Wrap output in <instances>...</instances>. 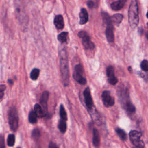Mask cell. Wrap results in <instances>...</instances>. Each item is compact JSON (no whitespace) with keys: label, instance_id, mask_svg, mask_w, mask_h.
<instances>
[{"label":"cell","instance_id":"obj_1","mask_svg":"<svg viewBox=\"0 0 148 148\" xmlns=\"http://www.w3.org/2000/svg\"><path fill=\"white\" fill-rule=\"evenodd\" d=\"M60 71L62 79V82L65 86H66L69 84V73L66 52L65 49H62L60 51Z\"/></svg>","mask_w":148,"mask_h":148},{"label":"cell","instance_id":"obj_2","mask_svg":"<svg viewBox=\"0 0 148 148\" xmlns=\"http://www.w3.org/2000/svg\"><path fill=\"white\" fill-rule=\"evenodd\" d=\"M119 97L122 107L129 113H134L135 108L130 101L129 93L125 88H121L119 90Z\"/></svg>","mask_w":148,"mask_h":148},{"label":"cell","instance_id":"obj_3","mask_svg":"<svg viewBox=\"0 0 148 148\" xmlns=\"http://www.w3.org/2000/svg\"><path fill=\"white\" fill-rule=\"evenodd\" d=\"M139 21L137 0H131L128 9V22L131 28H135Z\"/></svg>","mask_w":148,"mask_h":148},{"label":"cell","instance_id":"obj_4","mask_svg":"<svg viewBox=\"0 0 148 148\" xmlns=\"http://www.w3.org/2000/svg\"><path fill=\"white\" fill-rule=\"evenodd\" d=\"M8 121L10 129L16 131L18 127V116L17 110L14 107H12L8 113Z\"/></svg>","mask_w":148,"mask_h":148},{"label":"cell","instance_id":"obj_5","mask_svg":"<svg viewBox=\"0 0 148 148\" xmlns=\"http://www.w3.org/2000/svg\"><path fill=\"white\" fill-rule=\"evenodd\" d=\"M78 36L82 39V43L86 50H92L95 48V45L91 42L90 37L85 31H80Z\"/></svg>","mask_w":148,"mask_h":148},{"label":"cell","instance_id":"obj_6","mask_svg":"<svg viewBox=\"0 0 148 148\" xmlns=\"http://www.w3.org/2000/svg\"><path fill=\"white\" fill-rule=\"evenodd\" d=\"M142 133L136 130H132L130 132V138L134 145L138 148H143L144 143L141 140Z\"/></svg>","mask_w":148,"mask_h":148},{"label":"cell","instance_id":"obj_7","mask_svg":"<svg viewBox=\"0 0 148 148\" xmlns=\"http://www.w3.org/2000/svg\"><path fill=\"white\" fill-rule=\"evenodd\" d=\"M101 98L103 103L106 107H110L114 104V99L109 91H103L102 93Z\"/></svg>","mask_w":148,"mask_h":148},{"label":"cell","instance_id":"obj_8","mask_svg":"<svg viewBox=\"0 0 148 148\" xmlns=\"http://www.w3.org/2000/svg\"><path fill=\"white\" fill-rule=\"evenodd\" d=\"M83 95L85 100V103L86 105V106L87 108V109L88 111L91 110L93 108V101L92 99L91 95L90 90L89 87H87L85 88L84 92H83Z\"/></svg>","mask_w":148,"mask_h":148},{"label":"cell","instance_id":"obj_9","mask_svg":"<svg viewBox=\"0 0 148 148\" xmlns=\"http://www.w3.org/2000/svg\"><path fill=\"white\" fill-rule=\"evenodd\" d=\"M106 75L109 83L112 85H116L117 83V79L114 75V69L112 66H109L106 68Z\"/></svg>","mask_w":148,"mask_h":148},{"label":"cell","instance_id":"obj_10","mask_svg":"<svg viewBox=\"0 0 148 148\" xmlns=\"http://www.w3.org/2000/svg\"><path fill=\"white\" fill-rule=\"evenodd\" d=\"M49 93L48 91H44L40 98V105L41 106L45 115L47 114V101L49 99Z\"/></svg>","mask_w":148,"mask_h":148},{"label":"cell","instance_id":"obj_11","mask_svg":"<svg viewBox=\"0 0 148 148\" xmlns=\"http://www.w3.org/2000/svg\"><path fill=\"white\" fill-rule=\"evenodd\" d=\"M106 24V28L105 31L106 37L109 42H113L114 40V33H113V25L112 22L109 21Z\"/></svg>","mask_w":148,"mask_h":148},{"label":"cell","instance_id":"obj_12","mask_svg":"<svg viewBox=\"0 0 148 148\" xmlns=\"http://www.w3.org/2000/svg\"><path fill=\"white\" fill-rule=\"evenodd\" d=\"M54 24L57 29H62L64 27L63 17L61 15L56 16L54 19Z\"/></svg>","mask_w":148,"mask_h":148},{"label":"cell","instance_id":"obj_13","mask_svg":"<svg viewBox=\"0 0 148 148\" xmlns=\"http://www.w3.org/2000/svg\"><path fill=\"white\" fill-rule=\"evenodd\" d=\"M79 17H80L79 23L80 24H84L88 21V14L86 9H85L84 8H82L81 9L79 14Z\"/></svg>","mask_w":148,"mask_h":148},{"label":"cell","instance_id":"obj_14","mask_svg":"<svg viewBox=\"0 0 148 148\" xmlns=\"http://www.w3.org/2000/svg\"><path fill=\"white\" fill-rule=\"evenodd\" d=\"M92 143L95 147H98L100 143V137L98 131L94 128L93 130V138H92Z\"/></svg>","mask_w":148,"mask_h":148},{"label":"cell","instance_id":"obj_15","mask_svg":"<svg viewBox=\"0 0 148 148\" xmlns=\"http://www.w3.org/2000/svg\"><path fill=\"white\" fill-rule=\"evenodd\" d=\"M73 77L78 83H79L82 85H84L86 83V78H84L83 76H82L75 72L73 73Z\"/></svg>","mask_w":148,"mask_h":148},{"label":"cell","instance_id":"obj_16","mask_svg":"<svg viewBox=\"0 0 148 148\" xmlns=\"http://www.w3.org/2000/svg\"><path fill=\"white\" fill-rule=\"evenodd\" d=\"M123 18V16L120 13H117V14H114V15H113L111 17V21L112 22V23H114L116 25H119L122 21Z\"/></svg>","mask_w":148,"mask_h":148},{"label":"cell","instance_id":"obj_17","mask_svg":"<svg viewBox=\"0 0 148 148\" xmlns=\"http://www.w3.org/2000/svg\"><path fill=\"white\" fill-rule=\"evenodd\" d=\"M34 112H35L36 114L37 115V116L38 117H43L44 116H45V113L43 112V110L41 107V106L40 105V104L38 103H36L34 106Z\"/></svg>","mask_w":148,"mask_h":148},{"label":"cell","instance_id":"obj_18","mask_svg":"<svg viewBox=\"0 0 148 148\" xmlns=\"http://www.w3.org/2000/svg\"><path fill=\"white\" fill-rule=\"evenodd\" d=\"M58 128L61 132L65 133V132L66 131V121H64L63 120H60L58 121Z\"/></svg>","mask_w":148,"mask_h":148},{"label":"cell","instance_id":"obj_19","mask_svg":"<svg viewBox=\"0 0 148 148\" xmlns=\"http://www.w3.org/2000/svg\"><path fill=\"white\" fill-rule=\"evenodd\" d=\"M37 115L36 114L35 112H34V110H31L28 115V120L29 122L32 123V124H34L36 123L37 121Z\"/></svg>","mask_w":148,"mask_h":148},{"label":"cell","instance_id":"obj_20","mask_svg":"<svg viewBox=\"0 0 148 148\" xmlns=\"http://www.w3.org/2000/svg\"><path fill=\"white\" fill-rule=\"evenodd\" d=\"M110 6L113 10L117 11V10H120L124 6V5L120 2H119V1H117L112 3Z\"/></svg>","mask_w":148,"mask_h":148},{"label":"cell","instance_id":"obj_21","mask_svg":"<svg viewBox=\"0 0 148 148\" xmlns=\"http://www.w3.org/2000/svg\"><path fill=\"white\" fill-rule=\"evenodd\" d=\"M116 132L121 140H125L127 139V135L124 130H123L121 128H116Z\"/></svg>","mask_w":148,"mask_h":148},{"label":"cell","instance_id":"obj_22","mask_svg":"<svg viewBox=\"0 0 148 148\" xmlns=\"http://www.w3.org/2000/svg\"><path fill=\"white\" fill-rule=\"evenodd\" d=\"M67 36H68V32H62L58 35L57 39L59 40V42H60L61 43H64L66 42Z\"/></svg>","mask_w":148,"mask_h":148},{"label":"cell","instance_id":"obj_23","mask_svg":"<svg viewBox=\"0 0 148 148\" xmlns=\"http://www.w3.org/2000/svg\"><path fill=\"white\" fill-rule=\"evenodd\" d=\"M39 75V69L38 68H34L31 71L30 73V78L33 80H35L38 79Z\"/></svg>","mask_w":148,"mask_h":148},{"label":"cell","instance_id":"obj_24","mask_svg":"<svg viewBox=\"0 0 148 148\" xmlns=\"http://www.w3.org/2000/svg\"><path fill=\"white\" fill-rule=\"evenodd\" d=\"M60 117L62 120H64V121H66L67 120V114H66V112L65 110V108L64 107V106L62 105H60Z\"/></svg>","mask_w":148,"mask_h":148},{"label":"cell","instance_id":"obj_25","mask_svg":"<svg viewBox=\"0 0 148 148\" xmlns=\"http://www.w3.org/2000/svg\"><path fill=\"white\" fill-rule=\"evenodd\" d=\"M15 143V136L14 134H9L8 136L7 139V144L9 146L12 147L13 146Z\"/></svg>","mask_w":148,"mask_h":148},{"label":"cell","instance_id":"obj_26","mask_svg":"<svg viewBox=\"0 0 148 148\" xmlns=\"http://www.w3.org/2000/svg\"><path fill=\"white\" fill-rule=\"evenodd\" d=\"M75 72L83 76L84 73V70H83V67L81 64H77L75 66Z\"/></svg>","mask_w":148,"mask_h":148},{"label":"cell","instance_id":"obj_27","mask_svg":"<svg viewBox=\"0 0 148 148\" xmlns=\"http://www.w3.org/2000/svg\"><path fill=\"white\" fill-rule=\"evenodd\" d=\"M140 67L143 71H148V61L146 60H143L140 64Z\"/></svg>","mask_w":148,"mask_h":148},{"label":"cell","instance_id":"obj_28","mask_svg":"<svg viewBox=\"0 0 148 148\" xmlns=\"http://www.w3.org/2000/svg\"><path fill=\"white\" fill-rule=\"evenodd\" d=\"M32 135L34 139H38L40 137V131L38 129H35L33 130Z\"/></svg>","mask_w":148,"mask_h":148},{"label":"cell","instance_id":"obj_29","mask_svg":"<svg viewBox=\"0 0 148 148\" xmlns=\"http://www.w3.org/2000/svg\"><path fill=\"white\" fill-rule=\"evenodd\" d=\"M0 148H5L4 138L2 135H0Z\"/></svg>","mask_w":148,"mask_h":148},{"label":"cell","instance_id":"obj_30","mask_svg":"<svg viewBox=\"0 0 148 148\" xmlns=\"http://www.w3.org/2000/svg\"><path fill=\"white\" fill-rule=\"evenodd\" d=\"M87 4L88 7L89 8H90V9H92V8H94V6H95V3H94V2L93 1H90V0H89V1H87Z\"/></svg>","mask_w":148,"mask_h":148},{"label":"cell","instance_id":"obj_31","mask_svg":"<svg viewBox=\"0 0 148 148\" xmlns=\"http://www.w3.org/2000/svg\"><path fill=\"white\" fill-rule=\"evenodd\" d=\"M49 148H59L54 143L50 142L49 145Z\"/></svg>","mask_w":148,"mask_h":148},{"label":"cell","instance_id":"obj_32","mask_svg":"<svg viewBox=\"0 0 148 148\" xmlns=\"http://www.w3.org/2000/svg\"><path fill=\"white\" fill-rule=\"evenodd\" d=\"M6 89V86L4 84H1L0 85V91H4Z\"/></svg>","mask_w":148,"mask_h":148},{"label":"cell","instance_id":"obj_33","mask_svg":"<svg viewBox=\"0 0 148 148\" xmlns=\"http://www.w3.org/2000/svg\"><path fill=\"white\" fill-rule=\"evenodd\" d=\"M119 2H120L123 5H125V3H126V2H127V0H118Z\"/></svg>","mask_w":148,"mask_h":148},{"label":"cell","instance_id":"obj_34","mask_svg":"<svg viewBox=\"0 0 148 148\" xmlns=\"http://www.w3.org/2000/svg\"><path fill=\"white\" fill-rule=\"evenodd\" d=\"M8 82H9L10 84H12V83H13L12 80H10V79H9V80H8Z\"/></svg>","mask_w":148,"mask_h":148},{"label":"cell","instance_id":"obj_35","mask_svg":"<svg viewBox=\"0 0 148 148\" xmlns=\"http://www.w3.org/2000/svg\"><path fill=\"white\" fill-rule=\"evenodd\" d=\"M146 17H147V18H148V11H147V12L146 13Z\"/></svg>","mask_w":148,"mask_h":148},{"label":"cell","instance_id":"obj_36","mask_svg":"<svg viewBox=\"0 0 148 148\" xmlns=\"http://www.w3.org/2000/svg\"><path fill=\"white\" fill-rule=\"evenodd\" d=\"M147 28H148V23H147Z\"/></svg>","mask_w":148,"mask_h":148},{"label":"cell","instance_id":"obj_37","mask_svg":"<svg viewBox=\"0 0 148 148\" xmlns=\"http://www.w3.org/2000/svg\"><path fill=\"white\" fill-rule=\"evenodd\" d=\"M17 148H20V147H17Z\"/></svg>","mask_w":148,"mask_h":148},{"label":"cell","instance_id":"obj_38","mask_svg":"<svg viewBox=\"0 0 148 148\" xmlns=\"http://www.w3.org/2000/svg\"><path fill=\"white\" fill-rule=\"evenodd\" d=\"M0 101H1V100H0Z\"/></svg>","mask_w":148,"mask_h":148}]
</instances>
